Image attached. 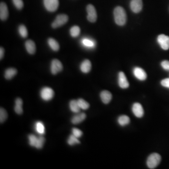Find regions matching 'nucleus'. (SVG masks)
Returning a JSON list of instances; mask_svg holds the SVG:
<instances>
[{
	"label": "nucleus",
	"instance_id": "nucleus-1",
	"mask_svg": "<svg viewBox=\"0 0 169 169\" xmlns=\"http://www.w3.org/2000/svg\"><path fill=\"white\" fill-rule=\"evenodd\" d=\"M114 17L115 22L119 26L125 25L127 22V14L124 8L121 7H117L115 8Z\"/></svg>",
	"mask_w": 169,
	"mask_h": 169
},
{
	"label": "nucleus",
	"instance_id": "nucleus-2",
	"mask_svg": "<svg viewBox=\"0 0 169 169\" xmlns=\"http://www.w3.org/2000/svg\"><path fill=\"white\" fill-rule=\"evenodd\" d=\"M161 161V156L157 153H154L147 157V165L150 169H155L160 164Z\"/></svg>",
	"mask_w": 169,
	"mask_h": 169
},
{
	"label": "nucleus",
	"instance_id": "nucleus-3",
	"mask_svg": "<svg viewBox=\"0 0 169 169\" xmlns=\"http://www.w3.org/2000/svg\"><path fill=\"white\" fill-rule=\"evenodd\" d=\"M30 145L41 149L43 146L45 140L43 137H37L35 135L31 134L28 136Z\"/></svg>",
	"mask_w": 169,
	"mask_h": 169
},
{
	"label": "nucleus",
	"instance_id": "nucleus-4",
	"mask_svg": "<svg viewBox=\"0 0 169 169\" xmlns=\"http://www.w3.org/2000/svg\"><path fill=\"white\" fill-rule=\"evenodd\" d=\"M68 17L66 14H60L56 17V19L52 23V27L53 28H57L60 27L68 21Z\"/></svg>",
	"mask_w": 169,
	"mask_h": 169
},
{
	"label": "nucleus",
	"instance_id": "nucleus-5",
	"mask_svg": "<svg viewBox=\"0 0 169 169\" xmlns=\"http://www.w3.org/2000/svg\"><path fill=\"white\" fill-rule=\"evenodd\" d=\"M54 94L53 89L49 87H44L42 88L40 92L41 98L45 101L51 100L54 97Z\"/></svg>",
	"mask_w": 169,
	"mask_h": 169
},
{
	"label": "nucleus",
	"instance_id": "nucleus-6",
	"mask_svg": "<svg viewBox=\"0 0 169 169\" xmlns=\"http://www.w3.org/2000/svg\"><path fill=\"white\" fill-rule=\"evenodd\" d=\"M86 11L87 12V19L89 22L94 23L96 21L97 15L96 11L92 4H89L86 7Z\"/></svg>",
	"mask_w": 169,
	"mask_h": 169
},
{
	"label": "nucleus",
	"instance_id": "nucleus-7",
	"mask_svg": "<svg viewBox=\"0 0 169 169\" xmlns=\"http://www.w3.org/2000/svg\"><path fill=\"white\" fill-rule=\"evenodd\" d=\"M43 2L45 7L49 12H55L59 6L58 0H44Z\"/></svg>",
	"mask_w": 169,
	"mask_h": 169
},
{
	"label": "nucleus",
	"instance_id": "nucleus-8",
	"mask_svg": "<svg viewBox=\"0 0 169 169\" xmlns=\"http://www.w3.org/2000/svg\"><path fill=\"white\" fill-rule=\"evenodd\" d=\"M158 43L163 49L167 50L169 49V37L165 34H160L157 39Z\"/></svg>",
	"mask_w": 169,
	"mask_h": 169
},
{
	"label": "nucleus",
	"instance_id": "nucleus-9",
	"mask_svg": "<svg viewBox=\"0 0 169 169\" xmlns=\"http://www.w3.org/2000/svg\"><path fill=\"white\" fill-rule=\"evenodd\" d=\"M63 69L62 63L58 59H55L51 62V72L54 75H56L58 73L61 72Z\"/></svg>",
	"mask_w": 169,
	"mask_h": 169
},
{
	"label": "nucleus",
	"instance_id": "nucleus-10",
	"mask_svg": "<svg viewBox=\"0 0 169 169\" xmlns=\"http://www.w3.org/2000/svg\"><path fill=\"white\" fill-rule=\"evenodd\" d=\"M133 74L134 76L138 80L140 81H144L146 79L147 75L145 71L143 69L139 67L134 68L133 69Z\"/></svg>",
	"mask_w": 169,
	"mask_h": 169
},
{
	"label": "nucleus",
	"instance_id": "nucleus-11",
	"mask_svg": "<svg viewBox=\"0 0 169 169\" xmlns=\"http://www.w3.org/2000/svg\"><path fill=\"white\" fill-rule=\"evenodd\" d=\"M132 110L133 114L137 118H141L144 116V110L140 103H135L133 104Z\"/></svg>",
	"mask_w": 169,
	"mask_h": 169
},
{
	"label": "nucleus",
	"instance_id": "nucleus-12",
	"mask_svg": "<svg viewBox=\"0 0 169 169\" xmlns=\"http://www.w3.org/2000/svg\"><path fill=\"white\" fill-rule=\"evenodd\" d=\"M118 83L119 87L122 89H127L129 86V83L123 72H119L118 73Z\"/></svg>",
	"mask_w": 169,
	"mask_h": 169
},
{
	"label": "nucleus",
	"instance_id": "nucleus-13",
	"mask_svg": "<svg viewBox=\"0 0 169 169\" xmlns=\"http://www.w3.org/2000/svg\"><path fill=\"white\" fill-rule=\"evenodd\" d=\"M143 3L142 0H131L130 8L133 12L138 13L142 10Z\"/></svg>",
	"mask_w": 169,
	"mask_h": 169
},
{
	"label": "nucleus",
	"instance_id": "nucleus-14",
	"mask_svg": "<svg viewBox=\"0 0 169 169\" xmlns=\"http://www.w3.org/2000/svg\"><path fill=\"white\" fill-rule=\"evenodd\" d=\"M8 17V11L7 6L4 2L0 4V19L2 20H6Z\"/></svg>",
	"mask_w": 169,
	"mask_h": 169
},
{
	"label": "nucleus",
	"instance_id": "nucleus-15",
	"mask_svg": "<svg viewBox=\"0 0 169 169\" xmlns=\"http://www.w3.org/2000/svg\"><path fill=\"white\" fill-rule=\"evenodd\" d=\"M100 98L103 103L107 104L110 103L112 100V96L111 93L109 91H103L100 93Z\"/></svg>",
	"mask_w": 169,
	"mask_h": 169
},
{
	"label": "nucleus",
	"instance_id": "nucleus-16",
	"mask_svg": "<svg viewBox=\"0 0 169 169\" xmlns=\"http://www.w3.org/2000/svg\"><path fill=\"white\" fill-rule=\"evenodd\" d=\"M92 68L91 63L88 59H86L80 64V69L81 72L84 73H87Z\"/></svg>",
	"mask_w": 169,
	"mask_h": 169
},
{
	"label": "nucleus",
	"instance_id": "nucleus-17",
	"mask_svg": "<svg viewBox=\"0 0 169 169\" xmlns=\"http://www.w3.org/2000/svg\"><path fill=\"white\" fill-rule=\"evenodd\" d=\"M25 47L27 52L29 54L33 55L35 53L36 48L35 44L33 41H32L31 39L27 40L25 42Z\"/></svg>",
	"mask_w": 169,
	"mask_h": 169
},
{
	"label": "nucleus",
	"instance_id": "nucleus-18",
	"mask_svg": "<svg viewBox=\"0 0 169 169\" xmlns=\"http://www.w3.org/2000/svg\"><path fill=\"white\" fill-rule=\"evenodd\" d=\"M86 118V115L85 113H78L73 117L72 122L73 124L77 125L83 122Z\"/></svg>",
	"mask_w": 169,
	"mask_h": 169
},
{
	"label": "nucleus",
	"instance_id": "nucleus-19",
	"mask_svg": "<svg viewBox=\"0 0 169 169\" xmlns=\"http://www.w3.org/2000/svg\"><path fill=\"white\" fill-rule=\"evenodd\" d=\"M18 73L17 69L14 68H10L7 69L5 72L4 74V77L7 79H12L15 75H16Z\"/></svg>",
	"mask_w": 169,
	"mask_h": 169
},
{
	"label": "nucleus",
	"instance_id": "nucleus-20",
	"mask_svg": "<svg viewBox=\"0 0 169 169\" xmlns=\"http://www.w3.org/2000/svg\"><path fill=\"white\" fill-rule=\"evenodd\" d=\"M23 101L20 98H17L15 101V106L14 107V110L17 114L21 115L23 113Z\"/></svg>",
	"mask_w": 169,
	"mask_h": 169
},
{
	"label": "nucleus",
	"instance_id": "nucleus-21",
	"mask_svg": "<svg viewBox=\"0 0 169 169\" xmlns=\"http://www.w3.org/2000/svg\"><path fill=\"white\" fill-rule=\"evenodd\" d=\"M118 124L121 127H125L128 125L130 122V119L128 116L127 115H121L118 117L117 119Z\"/></svg>",
	"mask_w": 169,
	"mask_h": 169
},
{
	"label": "nucleus",
	"instance_id": "nucleus-22",
	"mask_svg": "<svg viewBox=\"0 0 169 169\" xmlns=\"http://www.w3.org/2000/svg\"><path fill=\"white\" fill-rule=\"evenodd\" d=\"M69 108L72 112L75 113H79L80 112V108L79 106L77 100H73L69 104Z\"/></svg>",
	"mask_w": 169,
	"mask_h": 169
},
{
	"label": "nucleus",
	"instance_id": "nucleus-23",
	"mask_svg": "<svg viewBox=\"0 0 169 169\" xmlns=\"http://www.w3.org/2000/svg\"><path fill=\"white\" fill-rule=\"evenodd\" d=\"M48 44L52 50L55 51H57L59 50L60 46L58 42L53 38L49 39L48 41Z\"/></svg>",
	"mask_w": 169,
	"mask_h": 169
},
{
	"label": "nucleus",
	"instance_id": "nucleus-24",
	"mask_svg": "<svg viewBox=\"0 0 169 169\" xmlns=\"http://www.w3.org/2000/svg\"><path fill=\"white\" fill-rule=\"evenodd\" d=\"M36 131L40 134H43L45 133V127L42 122H37L35 125Z\"/></svg>",
	"mask_w": 169,
	"mask_h": 169
},
{
	"label": "nucleus",
	"instance_id": "nucleus-25",
	"mask_svg": "<svg viewBox=\"0 0 169 169\" xmlns=\"http://www.w3.org/2000/svg\"><path fill=\"white\" fill-rule=\"evenodd\" d=\"M77 102L80 109L83 110H86L89 108V104L83 99H79Z\"/></svg>",
	"mask_w": 169,
	"mask_h": 169
},
{
	"label": "nucleus",
	"instance_id": "nucleus-26",
	"mask_svg": "<svg viewBox=\"0 0 169 169\" xmlns=\"http://www.w3.org/2000/svg\"><path fill=\"white\" fill-rule=\"evenodd\" d=\"M80 29L78 26H73L70 29V34L73 37H77L79 35Z\"/></svg>",
	"mask_w": 169,
	"mask_h": 169
},
{
	"label": "nucleus",
	"instance_id": "nucleus-27",
	"mask_svg": "<svg viewBox=\"0 0 169 169\" xmlns=\"http://www.w3.org/2000/svg\"><path fill=\"white\" fill-rule=\"evenodd\" d=\"M19 34L22 37L26 38L28 36V31H27V29L26 27L24 25H20L19 26Z\"/></svg>",
	"mask_w": 169,
	"mask_h": 169
},
{
	"label": "nucleus",
	"instance_id": "nucleus-28",
	"mask_svg": "<svg viewBox=\"0 0 169 169\" xmlns=\"http://www.w3.org/2000/svg\"><path fill=\"white\" fill-rule=\"evenodd\" d=\"M67 142L69 145L71 146H73L75 144H79L80 143L79 140H78V138L74 136L73 134L70 135V136L69 137Z\"/></svg>",
	"mask_w": 169,
	"mask_h": 169
},
{
	"label": "nucleus",
	"instance_id": "nucleus-29",
	"mask_svg": "<svg viewBox=\"0 0 169 169\" xmlns=\"http://www.w3.org/2000/svg\"><path fill=\"white\" fill-rule=\"evenodd\" d=\"M8 114L5 110L1 108L0 109V122L1 123L4 122L7 118Z\"/></svg>",
	"mask_w": 169,
	"mask_h": 169
},
{
	"label": "nucleus",
	"instance_id": "nucleus-30",
	"mask_svg": "<svg viewBox=\"0 0 169 169\" xmlns=\"http://www.w3.org/2000/svg\"><path fill=\"white\" fill-rule=\"evenodd\" d=\"M82 43L84 46L88 48H93L95 46L94 42L88 39H84L82 40Z\"/></svg>",
	"mask_w": 169,
	"mask_h": 169
},
{
	"label": "nucleus",
	"instance_id": "nucleus-31",
	"mask_svg": "<svg viewBox=\"0 0 169 169\" xmlns=\"http://www.w3.org/2000/svg\"><path fill=\"white\" fill-rule=\"evenodd\" d=\"M13 3L16 8L21 9L24 7V3L22 0H12Z\"/></svg>",
	"mask_w": 169,
	"mask_h": 169
},
{
	"label": "nucleus",
	"instance_id": "nucleus-32",
	"mask_svg": "<svg viewBox=\"0 0 169 169\" xmlns=\"http://www.w3.org/2000/svg\"><path fill=\"white\" fill-rule=\"evenodd\" d=\"M72 132H73V135L78 138L81 137L82 136V134H83V133H82V131L79 129L76 128H73Z\"/></svg>",
	"mask_w": 169,
	"mask_h": 169
},
{
	"label": "nucleus",
	"instance_id": "nucleus-33",
	"mask_svg": "<svg viewBox=\"0 0 169 169\" xmlns=\"http://www.w3.org/2000/svg\"><path fill=\"white\" fill-rule=\"evenodd\" d=\"M161 66L164 70L169 71V61H163L161 62Z\"/></svg>",
	"mask_w": 169,
	"mask_h": 169
},
{
	"label": "nucleus",
	"instance_id": "nucleus-34",
	"mask_svg": "<svg viewBox=\"0 0 169 169\" xmlns=\"http://www.w3.org/2000/svg\"><path fill=\"white\" fill-rule=\"evenodd\" d=\"M161 85L169 89V78L164 79L161 81Z\"/></svg>",
	"mask_w": 169,
	"mask_h": 169
},
{
	"label": "nucleus",
	"instance_id": "nucleus-35",
	"mask_svg": "<svg viewBox=\"0 0 169 169\" xmlns=\"http://www.w3.org/2000/svg\"><path fill=\"white\" fill-rule=\"evenodd\" d=\"M4 55V49L2 47L0 48V59L1 60L3 58Z\"/></svg>",
	"mask_w": 169,
	"mask_h": 169
}]
</instances>
